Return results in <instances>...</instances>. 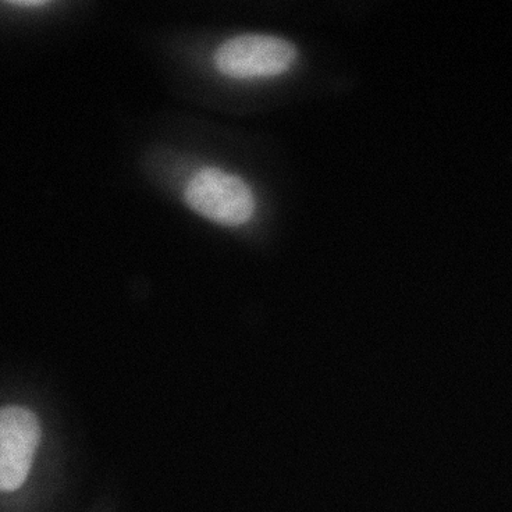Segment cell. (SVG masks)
Listing matches in <instances>:
<instances>
[{"mask_svg":"<svg viewBox=\"0 0 512 512\" xmlns=\"http://www.w3.org/2000/svg\"><path fill=\"white\" fill-rule=\"evenodd\" d=\"M44 422L24 403L0 404V512H53V496L37 483Z\"/></svg>","mask_w":512,"mask_h":512,"instance_id":"6da1fadb","label":"cell"},{"mask_svg":"<svg viewBox=\"0 0 512 512\" xmlns=\"http://www.w3.org/2000/svg\"><path fill=\"white\" fill-rule=\"evenodd\" d=\"M186 201L199 215L224 226L247 222L255 209L251 188L218 169L201 170L188 184Z\"/></svg>","mask_w":512,"mask_h":512,"instance_id":"7a4b0ae2","label":"cell"},{"mask_svg":"<svg viewBox=\"0 0 512 512\" xmlns=\"http://www.w3.org/2000/svg\"><path fill=\"white\" fill-rule=\"evenodd\" d=\"M295 59V48L273 35H238L220 45L215 62L231 77H268L283 73Z\"/></svg>","mask_w":512,"mask_h":512,"instance_id":"3957f363","label":"cell"},{"mask_svg":"<svg viewBox=\"0 0 512 512\" xmlns=\"http://www.w3.org/2000/svg\"><path fill=\"white\" fill-rule=\"evenodd\" d=\"M9 3L21 7H39L48 5L49 2H45V0H10Z\"/></svg>","mask_w":512,"mask_h":512,"instance_id":"277c9868","label":"cell"},{"mask_svg":"<svg viewBox=\"0 0 512 512\" xmlns=\"http://www.w3.org/2000/svg\"><path fill=\"white\" fill-rule=\"evenodd\" d=\"M99 512H106V511H99Z\"/></svg>","mask_w":512,"mask_h":512,"instance_id":"5b68a950","label":"cell"}]
</instances>
